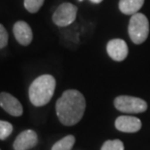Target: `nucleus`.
Returning <instances> with one entry per match:
<instances>
[{"mask_svg": "<svg viewBox=\"0 0 150 150\" xmlns=\"http://www.w3.org/2000/svg\"><path fill=\"white\" fill-rule=\"evenodd\" d=\"M85 107V98L81 92L67 90L56 101V115L64 126H74L81 120Z\"/></svg>", "mask_w": 150, "mask_h": 150, "instance_id": "1", "label": "nucleus"}, {"mask_svg": "<svg viewBox=\"0 0 150 150\" xmlns=\"http://www.w3.org/2000/svg\"><path fill=\"white\" fill-rule=\"evenodd\" d=\"M56 81L52 75L44 74L31 83L28 95L30 103L35 106H44L50 103L55 91Z\"/></svg>", "mask_w": 150, "mask_h": 150, "instance_id": "2", "label": "nucleus"}, {"mask_svg": "<svg viewBox=\"0 0 150 150\" xmlns=\"http://www.w3.org/2000/svg\"><path fill=\"white\" fill-rule=\"evenodd\" d=\"M128 32L131 40L135 44H142L149 34V22L145 15L136 13L130 19Z\"/></svg>", "mask_w": 150, "mask_h": 150, "instance_id": "3", "label": "nucleus"}, {"mask_svg": "<svg viewBox=\"0 0 150 150\" xmlns=\"http://www.w3.org/2000/svg\"><path fill=\"white\" fill-rule=\"evenodd\" d=\"M117 110L125 113H142L147 109V103L139 98L131 95H119L114 100Z\"/></svg>", "mask_w": 150, "mask_h": 150, "instance_id": "4", "label": "nucleus"}, {"mask_svg": "<svg viewBox=\"0 0 150 150\" xmlns=\"http://www.w3.org/2000/svg\"><path fill=\"white\" fill-rule=\"evenodd\" d=\"M76 14H78V7L76 5L69 2L62 3L54 11L52 15V22L57 27H68L75 22Z\"/></svg>", "mask_w": 150, "mask_h": 150, "instance_id": "5", "label": "nucleus"}, {"mask_svg": "<svg viewBox=\"0 0 150 150\" xmlns=\"http://www.w3.org/2000/svg\"><path fill=\"white\" fill-rule=\"evenodd\" d=\"M0 107L14 117H20L23 113V108L18 98L9 93H0Z\"/></svg>", "mask_w": 150, "mask_h": 150, "instance_id": "6", "label": "nucleus"}, {"mask_svg": "<svg viewBox=\"0 0 150 150\" xmlns=\"http://www.w3.org/2000/svg\"><path fill=\"white\" fill-rule=\"evenodd\" d=\"M108 55L115 62H122L128 56L129 49L126 42L122 39H112L107 45Z\"/></svg>", "mask_w": 150, "mask_h": 150, "instance_id": "7", "label": "nucleus"}, {"mask_svg": "<svg viewBox=\"0 0 150 150\" xmlns=\"http://www.w3.org/2000/svg\"><path fill=\"white\" fill-rule=\"evenodd\" d=\"M38 143V136L32 130H26L21 132L16 138L13 147L15 150H29L35 147Z\"/></svg>", "mask_w": 150, "mask_h": 150, "instance_id": "8", "label": "nucleus"}, {"mask_svg": "<svg viewBox=\"0 0 150 150\" xmlns=\"http://www.w3.org/2000/svg\"><path fill=\"white\" fill-rule=\"evenodd\" d=\"M13 33L16 40L22 46H27L32 42L33 32L29 24L23 21L17 22L13 27Z\"/></svg>", "mask_w": 150, "mask_h": 150, "instance_id": "9", "label": "nucleus"}, {"mask_svg": "<svg viewBox=\"0 0 150 150\" xmlns=\"http://www.w3.org/2000/svg\"><path fill=\"white\" fill-rule=\"evenodd\" d=\"M115 128L123 133H136L142 129V122L133 116H119L115 120Z\"/></svg>", "mask_w": 150, "mask_h": 150, "instance_id": "10", "label": "nucleus"}, {"mask_svg": "<svg viewBox=\"0 0 150 150\" xmlns=\"http://www.w3.org/2000/svg\"><path fill=\"white\" fill-rule=\"evenodd\" d=\"M144 0H119V10L125 15H134L143 6Z\"/></svg>", "mask_w": 150, "mask_h": 150, "instance_id": "11", "label": "nucleus"}, {"mask_svg": "<svg viewBox=\"0 0 150 150\" xmlns=\"http://www.w3.org/2000/svg\"><path fill=\"white\" fill-rule=\"evenodd\" d=\"M75 141L76 139L74 136H66L54 143L52 147V150H71L75 144Z\"/></svg>", "mask_w": 150, "mask_h": 150, "instance_id": "12", "label": "nucleus"}, {"mask_svg": "<svg viewBox=\"0 0 150 150\" xmlns=\"http://www.w3.org/2000/svg\"><path fill=\"white\" fill-rule=\"evenodd\" d=\"M45 0H24L23 5L28 12L31 13V14H34V13H37L40 10Z\"/></svg>", "mask_w": 150, "mask_h": 150, "instance_id": "13", "label": "nucleus"}, {"mask_svg": "<svg viewBox=\"0 0 150 150\" xmlns=\"http://www.w3.org/2000/svg\"><path fill=\"white\" fill-rule=\"evenodd\" d=\"M13 133V125L7 121L0 120V139L5 140Z\"/></svg>", "mask_w": 150, "mask_h": 150, "instance_id": "14", "label": "nucleus"}, {"mask_svg": "<svg viewBox=\"0 0 150 150\" xmlns=\"http://www.w3.org/2000/svg\"><path fill=\"white\" fill-rule=\"evenodd\" d=\"M101 150H124V144L119 139L107 140L102 146Z\"/></svg>", "mask_w": 150, "mask_h": 150, "instance_id": "15", "label": "nucleus"}, {"mask_svg": "<svg viewBox=\"0 0 150 150\" xmlns=\"http://www.w3.org/2000/svg\"><path fill=\"white\" fill-rule=\"evenodd\" d=\"M8 39H9V35L6 28L0 24V49H3L7 46L8 44Z\"/></svg>", "mask_w": 150, "mask_h": 150, "instance_id": "16", "label": "nucleus"}, {"mask_svg": "<svg viewBox=\"0 0 150 150\" xmlns=\"http://www.w3.org/2000/svg\"><path fill=\"white\" fill-rule=\"evenodd\" d=\"M92 3H94V4H99V3H101L103 0H90Z\"/></svg>", "mask_w": 150, "mask_h": 150, "instance_id": "17", "label": "nucleus"}, {"mask_svg": "<svg viewBox=\"0 0 150 150\" xmlns=\"http://www.w3.org/2000/svg\"><path fill=\"white\" fill-rule=\"evenodd\" d=\"M79 1H81H81H83V0H79Z\"/></svg>", "mask_w": 150, "mask_h": 150, "instance_id": "18", "label": "nucleus"}, {"mask_svg": "<svg viewBox=\"0 0 150 150\" xmlns=\"http://www.w3.org/2000/svg\"><path fill=\"white\" fill-rule=\"evenodd\" d=\"M0 150H1V149H0Z\"/></svg>", "mask_w": 150, "mask_h": 150, "instance_id": "19", "label": "nucleus"}]
</instances>
